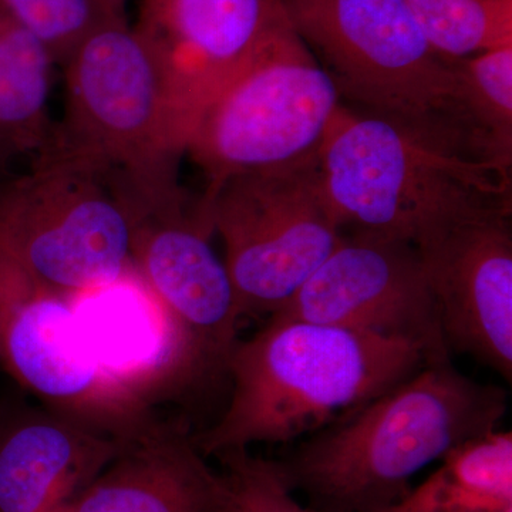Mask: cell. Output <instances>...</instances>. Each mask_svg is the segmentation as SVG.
Returning a JSON list of instances; mask_svg holds the SVG:
<instances>
[{
    "label": "cell",
    "instance_id": "obj_1",
    "mask_svg": "<svg viewBox=\"0 0 512 512\" xmlns=\"http://www.w3.org/2000/svg\"><path fill=\"white\" fill-rule=\"evenodd\" d=\"M508 393L429 363L275 460L315 512H383L419 471L464 441L498 430Z\"/></svg>",
    "mask_w": 512,
    "mask_h": 512
},
{
    "label": "cell",
    "instance_id": "obj_2",
    "mask_svg": "<svg viewBox=\"0 0 512 512\" xmlns=\"http://www.w3.org/2000/svg\"><path fill=\"white\" fill-rule=\"evenodd\" d=\"M426 365L423 349L406 340L269 318L232 349L228 407L192 439L205 457L256 443H292L356 412Z\"/></svg>",
    "mask_w": 512,
    "mask_h": 512
},
{
    "label": "cell",
    "instance_id": "obj_3",
    "mask_svg": "<svg viewBox=\"0 0 512 512\" xmlns=\"http://www.w3.org/2000/svg\"><path fill=\"white\" fill-rule=\"evenodd\" d=\"M284 6L345 106L490 164L457 62L433 49L406 0H284Z\"/></svg>",
    "mask_w": 512,
    "mask_h": 512
},
{
    "label": "cell",
    "instance_id": "obj_4",
    "mask_svg": "<svg viewBox=\"0 0 512 512\" xmlns=\"http://www.w3.org/2000/svg\"><path fill=\"white\" fill-rule=\"evenodd\" d=\"M320 181L343 228L414 247L439 229L510 212L511 177L424 143L342 103L318 154Z\"/></svg>",
    "mask_w": 512,
    "mask_h": 512
},
{
    "label": "cell",
    "instance_id": "obj_5",
    "mask_svg": "<svg viewBox=\"0 0 512 512\" xmlns=\"http://www.w3.org/2000/svg\"><path fill=\"white\" fill-rule=\"evenodd\" d=\"M62 67L66 110L52 146L123 175L138 195L180 185L187 124L156 55L126 16L90 33Z\"/></svg>",
    "mask_w": 512,
    "mask_h": 512
},
{
    "label": "cell",
    "instance_id": "obj_6",
    "mask_svg": "<svg viewBox=\"0 0 512 512\" xmlns=\"http://www.w3.org/2000/svg\"><path fill=\"white\" fill-rule=\"evenodd\" d=\"M133 218L123 175L60 147L0 183V251L67 296L133 266Z\"/></svg>",
    "mask_w": 512,
    "mask_h": 512
},
{
    "label": "cell",
    "instance_id": "obj_7",
    "mask_svg": "<svg viewBox=\"0 0 512 512\" xmlns=\"http://www.w3.org/2000/svg\"><path fill=\"white\" fill-rule=\"evenodd\" d=\"M342 106L338 89L293 28L262 47L201 111L187 150L207 188L318 156Z\"/></svg>",
    "mask_w": 512,
    "mask_h": 512
},
{
    "label": "cell",
    "instance_id": "obj_8",
    "mask_svg": "<svg viewBox=\"0 0 512 512\" xmlns=\"http://www.w3.org/2000/svg\"><path fill=\"white\" fill-rule=\"evenodd\" d=\"M202 207L225 245V266L242 316L281 309L345 237L330 208L318 156L228 178Z\"/></svg>",
    "mask_w": 512,
    "mask_h": 512
},
{
    "label": "cell",
    "instance_id": "obj_9",
    "mask_svg": "<svg viewBox=\"0 0 512 512\" xmlns=\"http://www.w3.org/2000/svg\"><path fill=\"white\" fill-rule=\"evenodd\" d=\"M0 366L53 412L121 440L157 420L111 384L87 352L70 296L0 251Z\"/></svg>",
    "mask_w": 512,
    "mask_h": 512
},
{
    "label": "cell",
    "instance_id": "obj_10",
    "mask_svg": "<svg viewBox=\"0 0 512 512\" xmlns=\"http://www.w3.org/2000/svg\"><path fill=\"white\" fill-rule=\"evenodd\" d=\"M269 318L303 320L406 340L429 363L451 360L439 308L412 242L353 231Z\"/></svg>",
    "mask_w": 512,
    "mask_h": 512
},
{
    "label": "cell",
    "instance_id": "obj_11",
    "mask_svg": "<svg viewBox=\"0 0 512 512\" xmlns=\"http://www.w3.org/2000/svg\"><path fill=\"white\" fill-rule=\"evenodd\" d=\"M212 234L201 197L192 200L181 185L134 202V268L190 332L212 369L227 373L241 313Z\"/></svg>",
    "mask_w": 512,
    "mask_h": 512
},
{
    "label": "cell",
    "instance_id": "obj_12",
    "mask_svg": "<svg viewBox=\"0 0 512 512\" xmlns=\"http://www.w3.org/2000/svg\"><path fill=\"white\" fill-rule=\"evenodd\" d=\"M70 302L84 346L100 372L148 409L218 375L134 266L74 293Z\"/></svg>",
    "mask_w": 512,
    "mask_h": 512
},
{
    "label": "cell",
    "instance_id": "obj_13",
    "mask_svg": "<svg viewBox=\"0 0 512 512\" xmlns=\"http://www.w3.org/2000/svg\"><path fill=\"white\" fill-rule=\"evenodd\" d=\"M510 212L454 222L421 239V262L450 353L474 357L512 380Z\"/></svg>",
    "mask_w": 512,
    "mask_h": 512
},
{
    "label": "cell",
    "instance_id": "obj_14",
    "mask_svg": "<svg viewBox=\"0 0 512 512\" xmlns=\"http://www.w3.org/2000/svg\"><path fill=\"white\" fill-rule=\"evenodd\" d=\"M291 28L284 0H143L136 26L167 77L188 134L222 87Z\"/></svg>",
    "mask_w": 512,
    "mask_h": 512
},
{
    "label": "cell",
    "instance_id": "obj_15",
    "mask_svg": "<svg viewBox=\"0 0 512 512\" xmlns=\"http://www.w3.org/2000/svg\"><path fill=\"white\" fill-rule=\"evenodd\" d=\"M127 443L45 406L0 410V512L56 511Z\"/></svg>",
    "mask_w": 512,
    "mask_h": 512
},
{
    "label": "cell",
    "instance_id": "obj_16",
    "mask_svg": "<svg viewBox=\"0 0 512 512\" xmlns=\"http://www.w3.org/2000/svg\"><path fill=\"white\" fill-rule=\"evenodd\" d=\"M228 488L187 427L157 421L53 512H227Z\"/></svg>",
    "mask_w": 512,
    "mask_h": 512
},
{
    "label": "cell",
    "instance_id": "obj_17",
    "mask_svg": "<svg viewBox=\"0 0 512 512\" xmlns=\"http://www.w3.org/2000/svg\"><path fill=\"white\" fill-rule=\"evenodd\" d=\"M512 508V434L464 441L419 487L383 512H504Z\"/></svg>",
    "mask_w": 512,
    "mask_h": 512
},
{
    "label": "cell",
    "instance_id": "obj_18",
    "mask_svg": "<svg viewBox=\"0 0 512 512\" xmlns=\"http://www.w3.org/2000/svg\"><path fill=\"white\" fill-rule=\"evenodd\" d=\"M55 60L32 33L0 13V157L52 146L49 119Z\"/></svg>",
    "mask_w": 512,
    "mask_h": 512
},
{
    "label": "cell",
    "instance_id": "obj_19",
    "mask_svg": "<svg viewBox=\"0 0 512 512\" xmlns=\"http://www.w3.org/2000/svg\"><path fill=\"white\" fill-rule=\"evenodd\" d=\"M433 49L456 62L512 45V0H406Z\"/></svg>",
    "mask_w": 512,
    "mask_h": 512
},
{
    "label": "cell",
    "instance_id": "obj_20",
    "mask_svg": "<svg viewBox=\"0 0 512 512\" xmlns=\"http://www.w3.org/2000/svg\"><path fill=\"white\" fill-rule=\"evenodd\" d=\"M468 109L488 163L505 174L512 163V45L456 60Z\"/></svg>",
    "mask_w": 512,
    "mask_h": 512
},
{
    "label": "cell",
    "instance_id": "obj_21",
    "mask_svg": "<svg viewBox=\"0 0 512 512\" xmlns=\"http://www.w3.org/2000/svg\"><path fill=\"white\" fill-rule=\"evenodd\" d=\"M0 13L32 33L60 66L90 33L124 16L111 0H0Z\"/></svg>",
    "mask_w": 512,
    "mask_h": 512
},
{
    "label": "cell",
    "instance_id": "obj_22",
    "mask_svg": "<svg viewBox=\"0 0 512 512\" xmlns=\"http://www.w3.org/2000/svg\"><path fill=\"white\" fill-rule=\"evenodd\" d=\"M217 458L228 488L227 512H315L299 503L275 460L256 457L248 448Z\"/></svg>",
    "mask_w": 512,
    "mask_h": 512
},
{
    "label": "cell",
    "instance_id": "obj_23",
    "mask_svg": "<svg viewBox=\"0 0 512 512\" xmlns=\"http://www.w3.org/2000/svg\"><path fill=\"white\" fill-rule=\"evenodd\" d=\"M111 2H113L114 5L117 6V8H119L120 10H123V12H124V8H126L127 0H111Z\"/></svg>",
    "mask_w": 512,
    "mask_h": 512
},
{
    "label": "cell",
    "instance_id": "obj_24",
    "mask_svg": "<svg viewBox=\"0 0 512 512\" xmlns=\"http://www.w3.org/2000/svg\"><path fill=\"white\" fill-rule=\"evenodd\" d=\"M0 158H2V157H0Z\"/></svg>",
    "mask_w": 512,
    "mask_h": 512
}]
</instances>
